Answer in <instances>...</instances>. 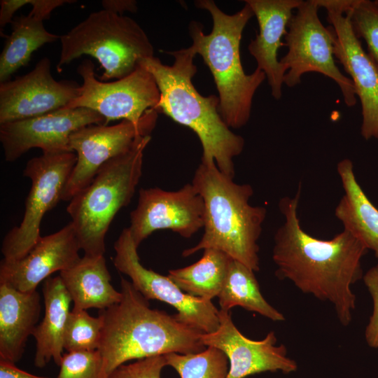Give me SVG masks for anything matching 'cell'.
Returning a JSON list of instances; mask_svg holds the SVG:
<instances>
[{
    "mask_svg": "<svg viewBox=\"0 0 378 378\" xmlns=\"http://www.w3.org/2000/svg\"><path fill=\"white\" fill-rule=\"evenodd\" d=\"M337 171L344 194L335 209V215L344 230L359 239L378 258V209L357 181L351 160H340Z\"/></svg>",
    "mask_w": 378,
    "mask_h": 378,
    "instance_id": "21",
    "label": "cell"
},
{
    "mask_svg": "<svg viewBox=\"0 0 378 378\" xmlns=\"http://www.w3.org/2000/svg\"><path fill=\"white\" fill-rule=\"evenodd\" d=\"M74 152L43 153L30 159L23 171L31 181L22 220L4 237V260L15 261L24 257L41 238L42 219L62 200L66 183L76 163Z\"/></svg>",
    "mask_w": 378,
    "mask_h": 378,
    "instance_id": "9",
    "label": "cell"
},
{
    "mask_svg": "<svg viewBox=\"0 0 378 378\" xmlns=\"http://www.w3.org/2000/svg\"><path fill=\"white\" fill-rule=\"evenodd\" d=\"M90 125H104V118L87 108H64L0 124V141L5 160L15 161L34 148L41 149L43 153L72 152L70 135Z\"/></svg>",
    "mask_w": 378,
    "mask_h": 378,
    "instance_id": "14",
    "label": "cell"
},
{
    "mask_svg": "<svg viewBox=\"0 0 378 378\" xmlns=\"http://www.w3.org/2000/svg\"><path fill=\"white\" fill-rule=\"evenodd\" d=\"M57 70L83 55L95 58L104 70L99 80L120 79L154 56L147 34L132 18L105 9L90 13L68 33L60 36Z\"/></svg>",
    "mask_w": 378,
    "mask_h": 378,
    "instance_id": "7",
    "label": "cell"
},
{
    "mask_svg": "<svg viewBox=\"0 0 378 378\" xmlns=\"http://www.w3.org/2000/svg\"><path fill=\"white\" fill-rule=\"evenodd\" d=\"M350 16L356 36L366 43L368 55L378 66V6L370 0H356Z\"/></svg>",
    "mask_w": 378,
    "mask_h": 378,
    "instance_id": "29",
    "label": "cell"
},
{
    "mask_svg": "<svg viewBox=\"0 0 378 378\" xmlns=\"http://www.w3.org/2000/svg\"><path fill=\"white\" fill-rule=\"evenodd\" d=\"M167 365L173 368L181 378H227L230 363L221 350L207 346L197 353L164 354Z\"/></svg>",
    "mask_w": 378,
    "mask_h": 378,
    "instance_id": "27",
    "label": "cell"
},
{
    "mask_svg": "<svg viewBox=\"0 0 378 378\" xmlns=\"http://www.w3.org/2000/svg\"><path fill=\"white\" fill-rule=\"evenodd\" d=\"M204 204L192 183L176 191L141 188L128 229L138 247L153 232L169 230L190 238L204 227Z\"/></svg>",
    "mask_w": 378,
    "mask_h": 378,
    "instance_id": "13",
    "label": "cell"
},
{
    "mask_svg": "<svg viewBox=\"0 0 378 378\" xmlns=\"http://www.w3.org/2000/svg\"><path fill=\"white\" fill-rule=\"evenodd\" d=\"M77 72L83 84L78 96L66 108L95 111L104 117L105 125L118 120L137 123L148 110L157 108L160 99L158 87L153 75L141 64L129 76L109 82L96 78L90 59L83 60Z\"/></svg>",
    "mask_w": 378,
    "mask_h": 378,
    "instance_id": "10",
    "label": "cell"
},
{
    "mask_svg": "<svg viewBox=\"0 0 378 378\" xmlns=\"http://www.w3.org/2000/svg\"><path fill=\"white\" fill-rule=\"evenodd\" d=\"M0 378H47L38 377L17 368L15 364L0 360Z\"/></svg>",
    "mask_w": 378,
    "mask_h": 378,
    "instance_id": "36",
    "label": "cell"
},
{
    "mask_svg": "<svg viewBox=\"0 0 378 378\" xmlns=\"http://www.w3.org/2000/svg\"><path fill=\"white\" fill-rule=\"evenodd\" d=\"M81 249L72 223L59 231L41 237L30 251L15 261L2 260L0 284L30 292L55 272H62L77 262Z\"/></svg>",
    "mask_w": 378,
    "mask_h": 378,
    "instance_id": "18",
    "label": "cell"
},
{
    "mask_svg": "<svg viewBox=\"0 0 378 378\" xmlns=\"http://www.w3.org/2000/svg\"><path fill=\"white\" fill-rule=\"evenodd\" d=\"M197 8L207 10L213 20L211 33L203 32L200 22L192 21L189 32L191 46L209 68L218 92L219 113L230 128L239 129L248 122L254 94L266 78L256 68L246 74L240 57L243 31L254 15L250 6L234 14H227L212 0L195 1Z\"/></svg>",
    "mask_w": 378,
    "mask_h": 378,
    "instance_id": "5",
    "label": "cell"
},
{
    "mask_svg": "<svg viewBox=\"0 0 378 378\" xmlns=\"http://www.w3.org/2000/svg\"><path fill=\"white\" fill-rule=\"evenodd\" d=\"M363 279L373 303L372 313L365 328V338L370 347L378 349V263L366 272Z\"/></svg>",
    "mask_w": 378,
    "mask_h": 378,
    "instance_id": "32",
    "label": "cell"
},
{
    "mask_svg": "<svg viewBox=\"0 0 378 378\" xmlns=\"http://www.w3.org/2000/svg\"><path fill=\"white\" fill-rule=\"evenodd\" d=\"M11 24L12 31L0 55V83L10 80L15 72L26 66L35 50L60 38L48 31L43 21L29 15L15 17Z\"/></svg>",
    "mask_w": 378,
    "mask_h": 378,
    "instance_id": "24",
    "label": "cell"
},
{
    "mask_svg": "<svg viewBox=\"0 0 378 378\" xmlns=\"http://www.w3.org/2000/svg\"><path fill=\"white\" fill-rule=\"evenodd\" d=\"M222 173L216 164L202 162L191 183L204 204V232L200 241L185 249L188 257L200 250L220 251L254 272L260 269L258 241L267 209L249 203L253 194L250 184H238Z\"/></svg>",
    "mask_w": 378,
    "mask_h": 378,
    "instance_id": "4",
    "label": "cell"
},
{
    "mask_svg": "<svg viewBox=\"0 0 378 378\" xmlns=\"http://www.w3.org/2000/svg\"><path fill=\"white\" fill-rule=\"evenodd\" d=\"M29 4V0H1L0 5V30L2 35V30L8 23H11L13 20L14 13L23 7Z\"/></svg>",
    "mask_w": 378,
    "mask_h": 378,
    "instance_id": "34",
    "label": "cell"
},
{
    "mask_svg": "<svg viewBox=\"0 0 378 378\" xmlns=\"http://www.w3.org/2000/svg\"><path fill=\"white\" fill-rule=\"evenodd\" d=\"M56 378H102V358L98 350L64 353Z\"/></svg>",
    "mask_w": 378,
    "mask_h": 378,
    "instance_id": "30",
    "label": "cell"
},
{
    "mask_svg": "<svg viewBox=\"0 0 378 378\" xmlns=\"http://www.w3.org/2000/svg\"><path fill=\"white\" fill-rule=\"evenodd\" d=\"M218 318V328L202 333L200 340L206 347L217 348L227 356L230 363L227 378H244L264 372L288 374L297 370V363L288 357L286 347L276 344L274 331L261 340H253L237 329L230 311L219 309Z\"/></svg>",
    "mask_w": 378,
    "mask_h": 378,
    "instance_id": "15",
    "label": "cell"
},
{
    "mask_svg": "<svg viewBox=\"0 0 378 378\" xmlns=\"http://www.w3.org/2000/svg\"><path fill=\"white\" fill-rule=\"evenodd\" d=\"M150 139V135L139 136L130 150L104 164L70 200L66 211L84 255H104L106 232L116 214L134 195Z\"/></svg>",
    "mask_w": 378,
    "mask_h": 378,
    "instance_id": "6",
    "label": "cell"
},
{
    "mask_svg": "<svg viewBox=\"0 0 378 378\" xmlns=\"http://www.w3.org/2000/svg\"><path fill=\"white\" fill-rule=\"evenodd\" d=\"M231 259L220 251L206 248L198 261L170 270L167 276L184 293L211 300L220 292Z\"/></svg>",
    "mask_w": 378,
    "mask_h": 378,
    "instance_id": "25",
    "label": "cell"
},
{
    "mask_svg": "<svg viewBox=\"0 0 378 378\" xmlns=\"http://www.w3.org/2000/svg\"><path fill=\"white\" fill-rule=\"evenodd\" d=\"M166 365L164 355L150 356L120 365L108 378H161L162 370Z\"/></svg>",
    "mask_w": 378,
    "mask_h": 378,
    "instance_id": "31",
    "label": "cell"
},
{
    "mask_svg": "<svg viewBox=\"0 0 378 378\" xmlns=\"http://www.w3.org/2000/svg\"><path fill=\"white\" fill-rule=\"evenodd\" d=\"M43 294L44 316L32 334L36 340L34 365L38 368H43L51 360L59 365L64 354V335L72 302L59 276L45 280Z\"/></svg>",
    "mask_w": 378,
    "mask_h": 378,
    "instance_id": "23",
    "label": "cell"
},
{
    "mask_svg": "<svg viewBox=\"0 0 378 378\" xmlns=\"http://www.w3.org/2000/svg\"><path fill=\"white\" fill-rule=\"evenodd\" d=\"M374 2L378 6V0L374 1Z\"/></svg>",
    "mask_w": 378,
    "mask_h": 378,
    "instance_id": "37",
    "label": "cell"
},
{
    "mask_svg": "<svg viewBox=\"0 0 378 378\" xmlns=\"http://www.w3.org/2000/svg\"><path fill=\"white\" fill-rule=\"evenodd\" d=\"M169 54L174 58L172 65L163 64L155 56L140 62L158 87L160 99L157 111L197 134L202 147L201 162L216 164L222 173L234 178V159L244 150V138L234 134L223 120L218 97L202 96L193 85L197 72L193 48L190 46Z\"/></svg>",
    "mask_w": 378,
    "mask_h": 378,
    "instance_id": "3",
    "label": "cell"
},
{
    "mask_svg": "<svg viewBox=\"0 0 378 378\" xmlns=\"http://www.w3.org/2000/svg\"><path fill=\"white\" fill-rule=\"evenodd\" d=\"M71 80H56L50 61L41 59L28 74L0 83V124L41 115L66 106L79 94Z\"/></svg>",
    "mask_w": 378,
    "mask_h": 378,
    "instance_id": "16",
    "label": "cell"
},
{
    "mask_svg": "<svg viewBox=\"0 0 378 378\" xmlns=\"http://www.w3.org/2000/svg\"><path fill=\"white\" fill-rule=\"evenodd\" d=\"M75 1L69 0H29V4L32 6L29 15L41 21L47 20L53 10L64 4H71Z\"/></svg>",
    "mask_w": 378,
    "mask_h": 378,
    "instance_id": "33",
    "label": "cell"
},
{
    "mask_svg": "<svg viewBox=\"0 0 378 378\" xmlns=\"http://www.w3.org/2000/svg\"><path fill=\"white\" fill-rule=\"evenodd\" d=\"M318 10L314 0L302 1L288 22L285 35L288 52L280 59L287 70L284 84L293 88L300 83L304 74L320 73L333 80L341 90L345 104L354 106L357 99L353 82L335 64L334 29L332 26L324 27Z\"/></svg>",
    "mask_w": 378,
    "mask_h": 378,
    "instance_id": "8",
    "label": "cell"
},
{
    "mask_svg": "<svg viewBox=\"0 0 378 378\" xmlns=\"http://www.w3.org/2000/svg\"><path fill=\"white\" fill-rule=\"evenodd\" d=\"M300 193L299 189L293 197L279 202L284 222L274 237L275 274L302 293L330 302L340 323L347 326L356 308L351 286L363 276L360 262L368 249L346 230L329 240L304 232L298 216Z\"/></svg>",
    "mask_w": 378,
    "mask_h": 378,
    "instance_id": "1",
    "label": "cell"
},
{
    "mask_svg": "<svg viewBox=\"0 0 378 378\" xmlns=\"http://www.w3.org/2000/svg\"><path fill=\"white\" fill-rule=\"evenodd\" d=\"M113 263L127 275L134 287L147 300L167 303L177 312L178 320L202 333L216 331L219 327L218 312L211 300L184 293L168 276L161 275L144 267L128 227L122 230L114 243Z\"/></svg>",
    "mask_w": 378,
    "mask_h": 378,
    "instance_id": "11",
    "label": "cell"
},
{
    "mask_svg": "<svg viewBox=\"0 0 378 378\" xmlns=\"http://www.w3.org/2000/svg\"><path fill=\"white\" fill-rule=\"evenodd\" d=\"M302 0H245L256 16L259 32L248 46L250 54L257 62V68L262 71L270 86L271 94L275 99L282 96L286 67L278 60L279 49L285 46L282 37L293 11L300 5Z\"/></svg>",
    "mask_w": 378,
    "mask_h": 378,
    "instance_id": "19",
    "label": "cell"
},
{
    "mask_svg": "<svg viewBox=\"0 0 378 378\" xmlns=\"http://www.w3.org/2000/svg\"><path fill=\"white\" fill-rule=\"evenodd\" d=\"M327 20L335 32L334 56L350 76L362 109V136L378 139V66L363 50L351 27L350 16L328 8Z\"/></svg>",
    "mask_w": 378,
    "mask_h": 378,
    "instance_id": "17",
    "label": "cell"
},
{
    "mask_svg": "<svg viewBox=\"0 0 378 378\" xmlns=\"http://www.w3.org/2000/svg\"><path fill=\"white\" fill-rule=\"evenodd\" d=\"M75 309L99 310L111 307L122 298L120 291L111 284V274L104 255H84L71 267L59 272Z\"/></svg>",
    "mask_w": 378,
    "mask_h": 378,
    "instance_id": "22",
    "label": "cell"
},
{
    "mask_svg": "<svg viewBox=\"0 0 378 378\" xmlns=\"http://www.w3.org/2000/svg\"><path fill=\"white\" fill-rule=\"evenodd\" d=\"M40 313L36 290L22 292L0 284V360L15 364L22 358Z\"/></svg>",
    "mask_w": 378,
    "mask_h": 378,
    "instance_id": "20",
    "label": "cell"
},
{
    "mask_svg": "<svg viewBox=\"0 0 378 378\" xmlns=\"http://www.w3.org/2000/svg\"><path fill=\"white\" fill-rule=\"evenodd\" d=\"M158 114L152 108L137 123L124 120L113 125H90L74 131L69 137V147L77 160L62 200L70 201L90 183L104 164L130 150L139 136L150 135Z\"/></svg>",
    "mask_w": 378,
    "mask_h": 378,
    "instance_id": "12",
    "label": "cell"
},
{
    "mask_svg": "<svg viewBox=\"0 0 378 378\" xmlns=\"http://www.w3.org/2000/svg\"><path fill=\"white\" fill-rule=\"evenodd\" d=\"M102 321L86 310L73 309L69 315L64 335V349L67 352L94 351L100 345Z\"/></svg>",
    "mask_w": 378,
    "mask_h": 378,
    "instance_id": "28",
    "label": "cell"
},
{
    "mask_svg": "<svg viewBox=\"0 0 378 378\" xmlns=\"http://www.w3.org/2000/svg\"><path fill=\"white\" fill-rule=\"evenodd\" d=\"M120 292V302L99 310L103 326L97 350L102 358V378H108L118 367L132 360L206 349L200 340L202 332L175 314L151 309L148 300L123 277Z\"/></svg>",
    "mask_w": 378,
    "mask_h": 378,
    "instance_id": "2",
    "label": "cell"
},
{
    "mask_svg": "<svg viewBox=\"0 0 378 378\" xmlns=\"http://www.w3.org/2000/svg\"><path fill=\"white\" fill-rule=\"evenodd\" d=\"M254 272L243 263L231 259L218 296L220 309L230 311L239 306L274 321H284V316L264 298Z\"/></svg>",
    "mask_w": 378,
    "mask_h": 378,
    "instance_id": "26",
    "label": "cell"
},
{
    "mask_svg": "<svg viewBox=\"0 0 378 378\" xmlns=\"http://www.w3.org/2000/svg\"><path fill=\"white\" fill-rule=\"evenodd\" d=\"M103 9L123 15L125 12L135 13L137 10V2L134 0H104L102 1Z\"/></svg>",
    "mask_w": 378,
    "mask_h": 378,
    "instance_id": "35",
    "label": "cell"
}]
</instances>
